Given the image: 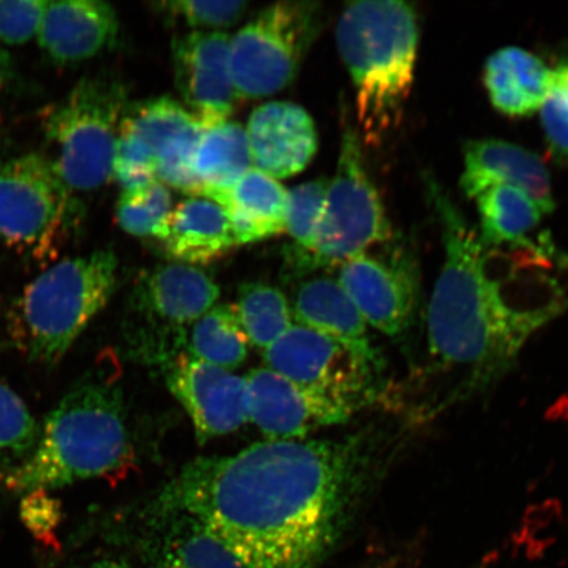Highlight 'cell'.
I'll use <instances>...</instances> for the list:
<instances>
[{
	"instance_id": "21",
	"label": "cell",
	"mask_w": 568,
	"mask_h": 568,
	"mask_svg": "<svg viewBox=\"0 0 568 568\" xmlns=\"http://www.w3.org/2000/svg\"><path fill=\"white\" fill-rule=\"evenodd\" d=\"M159 241L169 260L193 266L213 264L237 246L222 205L203 196L176 204Z\"/></svg>"
},
{
	"instance_id": "2",
	"label": "cell",
	"mask_w": 568,
	"mask_h": 568,
	"mask_svg": "<svg viewBox=\"0 0 568 568\" xmlns=\"http://www.w3.org/2000/svg\"><path fill=\"white\" fill-rule=\"evenodd\" d=\"M428 193L445 247L428 307L432 368L471 393L506 374L529 339L568 312V257L548 241L487 245L433 180Z\"/></svg>"
},
{
	"instance_id": "31",
	"label": "cell",
	"mask_w": 568,
	"mask_h": 568,
	"mask_svg": "<svg viewBox=\"0 0 568 568\" xmlns=\"http://www.w3.org/2000/svg\"><path fill=\"white\" fill-rule=\"evenodd\" d=\"M155 9L170 21H178L193 28V32H222L244 17L248 3L241 0L230 2H194V0H173L155 3Z\"/></svg>"
},
{
	"instance_id": "25",
	"label": "cell",
	"mask_w": 568,
	"mask_h": 568,
	"mask_svg": "<svg viewBox=\"0 0 568 568\" xmlns=\"http://www.w3.org/2000/svg\"><path fill=\"white\" fill-rule=\"evenodd\" d=\"M252 154L245 128L226 120L204 128L194 159V173L202 196L236 183L252 169Z\"/></svg>"
},
{
	"instance_id": "28",
	"label": "cell",
	"mask_w": 568,
	"mask_h": 568,
	"mask_svg": "<svg viewBox=\"0 0 568 568\" xmlns=\"http://www.w3.org/2000/svg\"><path fill=\"white\" fill-rule=\"evenodd\" d=\"M234 307L248 344L262 351L268 349L294 325L287 297L265 282L243 284Z\"/></svg>"
},
{
	"instance_id": "27",
	"label": "cell",
	"mask_w": 568,
	"mask_h": 568,
	"mask_svg": "<svg viewBox=\"0 0 568 568\" xmlns=\"http://www.w3.org/2000/svg\"><path fill=\"white\" fill-rule=\"evenodd\" d=\"M248 346L234 304H220L190 326L184 353L232 372L246 361Z\"/></svg>"
},
{
	"instance_id": "34",
	"label": "cell",
	"mask_w": 568,
	"mask_h": 568,
	"mask_svg": "<svg viewBox=\"0 0 568 568\" xmlns=\"http://www.w3.org/2000/svg\"><path fill=\"white\" fill-rule=\"evenodd\" d=\"M47 0H0V47H18L38 38Z\"/></svg>"
},
{
	"instance_id": "29",
	"label": "cell",
	"mask_w": 568,
	"mask_h": 568,
	"mask_svg": "<svg viewBox=\"0 0 568 568\" xmlns=\"http://www.w3.org/2000/svg\"><path fill=\"white\" fill-rule=\"evenodd\" d=\"M329 180L304 182L287 191L286 225L293 245L287 246L286 264L314 251L320 223H322Z\"/></svg>"
},
{
	"instance_id": "24",
	"label": "cell",
	"mask_w": 568,
	"mask_h": 568,
	"mask_svg": "<svg viewBox=\"0 0 568 568\" xmlns=\"http://www.w3.org/2000/svg\"><path fill=\"white\" fill-rule=\"evenodd\" d=\"M551 70L521 48L497 51L486 62L485 84L497 111L507 116L532 115L550 89Z\"/></svg>"
},
{
	"instance_id": "30",
	"label": "cell",
	"mask_w": 568,
	"mask_h": 568,
	"mask_svg": "<svg viewBox=\"0 0 568 568\" xmlns=\"http://www.w3.org/2000/svg\"><path fill=\"white\" fill-rule=\"evenodd\" d=\"M173 209L172 191L158 181L123 191L116 204V222L134 237L159 240Z\"/></svg>"
},
{
	"instance_id": "14",
	"label": "cell",
	"mask_w": 568,
	"mask_h": 568,
	"mask_svg": "<svg viewBox=\"0 0 568 568\" xmlns=\"http://www.w3.org/2000/svg\"><path fill=\"white\" fill-rule=\"evenodd\" d=\"M230 40L223 32H190L173 40L175 88L184 109L204 128L230 120L240 101L231 75Z\"/></svg>"
},
{
	"instance_id": "7",
	"label": "cell",
	"mask_w": 568,
	"mask_h": 568,
	"mask_svg": "<svg viewBox=\"0 0 568 568\" xmlns=\"http://www.w3.org/2000/svg\"><path fill=\"white\" fill-rule=\"evenodd\" d=\"M393 239L385 205L366 170L358 130L345 113L337 170L326 191L314 251L288 262V272L303 276L338 267Z\"/></svg>"
},
{
	"instance_id": "10",
	"label": "cell",
	"mask_w": 568,
	"mask_h": 568,
	"mask_svg": "<svg viewBox=\"0 0 568 568\" xmlns=\"http://www.w3.org/2000/svg\"><path fill=\"white\" fill-rule=\"evenodd\" d=\"M323 26L324 11L315 2H280L260 11L230 40L239 99L253 101L287 89Z\"/></svg>"
},
{
	"instance_id": "13",
	"label": "cell",
	"mask_w": 568,
	"mask_h": 568,
	"mask_svg": "<svg viewBox=\"0 0 568 568\" xmlns=\"http://www.w3.org/2000/svg\"><path fill=\"white\" fill-rule=\"evenodd\" d=\"M247 420L267 442L307 439L312 433L351 420L355 410L312 393L268 367L245 376Z\"/></svg>"
},
{
	"instance_id": "22",
	"label": "cell",
	"mask_w": 568,
	"mask_h": 568,
	"mask_svg": "<svg viewBox=\"0 0 568 568\" xmlns=\"http://www.w3.org/2000/svg\"><path fill=\"white\" fill-rule=\"evenodd\" d=\"M204 197L222 205L236 245L260 243L284 232L287 190L257 169L248 170L231 187L213 191Z\"/></svg>"
},
{
	"instance_id": "16",
	"label": "cell",
	"mask_w": 568,
	"mask_h": 568,
	"mask_svg": "<svg viewBox=\"0 0 568 568\" xmlns=\"http://www.w3.org/2000/svg\"><path fill=\"white\" fill-rule=\"evenodd\" d=\"M197 120L169 97L126 105L120 122L112 180L123 191L158 182V162L170 142Z\"/></svg>"
},
{
	"instance_id": "8",
	"label": "cell",
	"mask_w": 568,
	"mask_h": 568,
	"mask_svg": "<svg viewBox=\"0 0 568 568\" xmlns=\"http://www.w3.org/2000/svg\"><path fill=\"white\" fill-rule=\"evenodd\" d=\"M83 207L51 159L28 153L0 162V241L49 264L73 236Z\"/></svg>"
},
{
	"instance_id": "11",
	"label": "cell",
	"mask_w": 568,
	"mask_h": 568,
	"mask_svg": "<svg viewBox=\"0 0 568 568\" xmlns=\"http://www.w3.org/2000/svg\"><path fill=\"white\" fill-rule=\"evenodd\" d=\"M266 367L355 412L379 399L383 358L294 324L264 353Z\"/></svg>"
},
{
	"instance_id": "36",
	"label": "cell",
	"mask_w": 568,
	"mask_h": 568,
	"mask_svg": "<svg viewBox=\"0 0 568 568\" xmlns=\"http://www.w3.org/2000/svg\"><path fill=\"white\" fill-rule=\"evenodd\" d=\"M13 78V67L11 57L0 47V90L10 84Z\"/></svg>"
},
{
	"instance_id": "35",
	"label": "cell",
	"mask_w": 568,
	"mask_h": 568,
	"mask_svg": "<svg viewBox=\"0 0 568 568\" xmlns=\"http://www.w3.org/2000/svg\"><path fill=\"white\" fill-rule=\"evenodd\" d=\"M20 517L24 527L41 544L57 546L55 531L62 521L61 503L48 491H32L23 495Z\"/></svg>"
},
{
	"instance_id": "15",
	"label": "cell",
	"mask_w": 568,
	"mask_h": 568,
	"mask_svg": "<svg viewBox=\"0 0 568 568\" xmlns=\"http://www.w3.org/2000/svg\"><path fill=\"white\" fill-rule=\"evenodd\" d=\"M170 393L193 422L197 443L236 432L247 420L246 381L181 353L165 366Z\"/></svg>"
},
{
	"instance_id": "20",
	"label": "cell",
	"mask_w": 568,
	"mask_h": 568,
	"mask_svg": "<svg viewBox=\"0 0 568 568\" xmlns=\"http://www.w3.org/2000/svg\"><path fill=\"white\" fill-rule=\"evenodd\" d=\"M119 27L115 9L102 0L48 2L36 39L54 62L67 65L94 59L115 44Z\"/></svg>"
},
{
	"instance_id": "9",
	"label": "cell",
	"mask_w": 568,
	"mask_h": 568,
	"mask_svg": "<svg viewBox=\"0 0 568 568\" xmlns=\"http://www.w3.org/2000/svg\"><path fill=\"white\" fill-rule=\"evenodd\" d=\"M217 283L193 265H159L141 273L131 294L125 338L131 354L162 367L186 349L190 326L215 307Z\"/></svg>"
},
{
	"instance_id": "19",
	"label": "cell",
	"mask_w": 568,
	"mask_h": 568,
	"mask_svg": "<svg viewBox=\"0 0 568 568\" xmlns=\"http://www.w3.org/2000/svg\"><path fill=\"white\" fill-rule=\"evenodd\" d=\"M462 190L477 199L495 186L520 189L538 204L544 215L556 209L548 168L537 154L500 140H478L465 148Z\"/></svg>"
},
{
	"instance_id": "23",
	"label": "cell",
	"mask_w": 568,
	"mask_h": 568,
	"mask_svg": "<svg viewBox=\"0 0 568 568\" xmlns=\"http://www.w3.org/2000/svg\"><path fill=\"white\" fill-rule=\"evenodd\" d=\"M290 305L297 324L359 352L379 354L368 335L364 317L337 280L320 275L303 281L295 288Z\"/></svg>"
},
{
	"instance_id": "4",
	"label": "cell",
	"mask_w": 568,
	"mask_h": 568,
	"mask_svg": "<svg viewBox=\"0 0 568 568\" xmlns=\"http://www.w3.org/2000/svg\"><path fill=\"white\" fill-rule=\"evenodd\" d=\"M336 38L353 81L361 140L378 146L399 128L414 87L416 10L394 0L346 4Z\"/></svg>"
},
{
	"instance_id": "32",
	"label": "cell",
	"mask_w": 568,
	"mask_h": 568,
	"mask_svg": "<svg viewBox=\"0 0 568 568\" xmlns=\"http://www.w3.org/2000/svg\"><path fill=\"white\" fill-rule=\"evenodd\" d=\"M39 425L21 397L0 381V450L17 460L30 454L38 443Z\"/></svg>"
},
{
	"instance_id": "1",
	"label": "cell",
	"mask_w": 568,
	"mask_h": 568,
	"mask_svg": "<svg viewBox=\"0 0 568 568\" xmlns=\"http://www.w3.org/2000/svg\"><path fill=\"white\" fill-rule=\"evenodd\" d=\"M386 443L365 430L197 458L153 501L195 517L246 568H316L378 485Z\"/></svg>"
},
{
	"instance_id": "18",
	"label": "cell",
	"mask_w": 568,
	"mask_h": 568,
	"mask_svg": "<svg viewBox=\"0 0 568 568\" xmlns=\"http://www.w3.org/2000/svg\"><path fill=\"white\" fill-rule=\"evenodd\" d=\"M254 169L274 180L301 174L314 160V119L300 104L275 101L257 106L245 128Z\"/></svg>"
},
{
	"instance_id": "33",
	"label": "cell",
	"mask_w": 568,
	"mask_h": 568,
	"mask_svg": "<svg viewBox=\"0 0 568 568\" xmlns=\"http://www.w3.org/2000/svg\"><path fill=\"white\" fill-rule=\"evenodd\" d=\"M539 112L551 152L568 163V63L551 70L548 97Z\"/></svg>"
},
{
	"instance_id": "26",
	"label": "cell",
	"mask_w": 568,
	"mask_h": 568,
	"mask_svg": "<svg viewBox=\"0 0 568 568\" xmlns=\"http://www.w3.org/2000/svg\"><path fill=\"white\" fill-rule=\"evenodd\" d=\"M483 243L513 246L529 243V234L541 223L544 212L523 190L495 186L477 197Z\"/></svg>"
},
{
	"instance_id": "3",
	"label": "cell",
	"mask_w": 568,
	"mask_h": 568,
	"mask_svg": "<svg viewBox=\"0 0 568 568\" xmlns=\"http://www.w3.org/2000/svg\"><path fill=\"white\" fill-rule=\"evenodd\" d=\"M134 460L122 389L91 379L62 397L45 418L38 443L3 475L11 493H52L74 483L116 477Z\"/></svg>"
},
{
	"instance_id": "37",
	"label": "cell",
	"mask_w": 568,
	"mask_h": 568,
	"mask_svg": "<svg viewBox=\"0 0 568 568\" xmlns=\"http://www.w3.org/2000/svg\"><path fill=\"white\" fill-rule=\"evenodd\" d=\"M75 568H133L131 565L123 562V560L115 559H103L97 560V562L89 564L87 566Z\"/></svg>"
},
{
	"instance_id": "5",
	"label": "cell",
	"mask_w": 568,
	"mask_h": 568,
	"mask_svg": "<svg viewBox=\"0 0 568 568\" xmlns=\"http://www.w3.org/2000/svg\"><path fill=\"white\" fill-rule=\"evenodd\" d=\"M119 261L102 248L57 262L24 288L13 312L12 336L36 364L65 357L118 286Z\"/></svg>"
},
{
	"instance_id": "17",
	"label": "cell",
	"mask_w": 568,
	"mask_h": 568,
	"mask_svg": "<svg viewBox=\"0 0 568 568\" xmlns=\"http://www.w3.org/2000/svg\"><path fill=\"white\" fill-rule=\"evenodd\" d=\"M136 541L148 568H246L195 517L154 501L141 517Z\"/></svg>"
},
{
	"instance_id": "12",
	"label": "cell",
	"mask_w": 568,
	"mask_h": 568,
	"mask_svg": "<svg viewBox=\"0 0 568 568\" xmlns=\"http://www.w3.org/2000/svg\"><path fill=\"white\" fill-rule=\"evenodd\" d=\"M338 266V283L367 326L388 337L409 329L420 301V270L415 255L394 239Z\"/></svg>"
},
{
	"instance_id": "6",
	"label": "cell",
	"mask_w": 568,
	"mask_h": 568,
	"mask_svg": "<svg viewBox=\"0 0 568 568\" xmlns=\"http://www.w3.org/2000/svg\"><path fill=\"white\" fill-rule=\"evenodd\" d=\"M126 84L116 75L82 78L65 97L42 112L45 136L55 148L52 160L70 191L91 193L112 180Z\"/></svg>"
}]
</instances>
